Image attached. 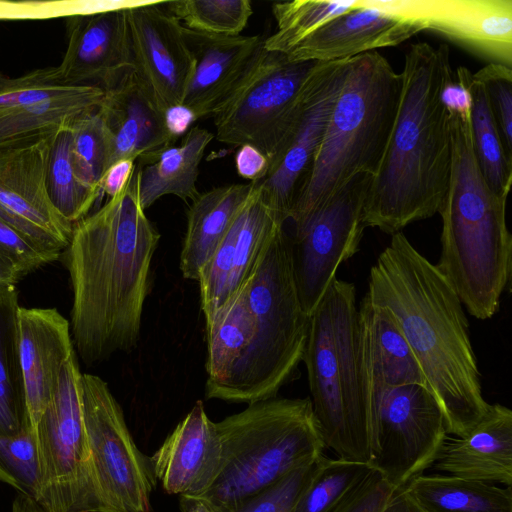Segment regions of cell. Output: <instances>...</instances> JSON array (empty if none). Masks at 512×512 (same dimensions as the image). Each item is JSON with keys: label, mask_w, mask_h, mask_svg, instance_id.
<instances>
[{"label": "cell", "mask_w": 512, "mask_h": 512, "mask_svg": "<svg viewBox=\"0 0 512 512\" xmlns=\"http://www.w3.org/2000/svg\"><path fill=\"white\" fill-rule=\"evenodd\" d=\"M140 169L136 161L124 189L73 225L61 254L72 288V341L86 366L130 352L139 340L160 240L139 202Z\"/></svg>", "instance_id": "obj_1"}, {"label": "cell", "mask_w": 512, "mask_h": 512, "mask_svg": "<svg viewBox=\"0 0 512 512\" xmlns=\"http://www.w3.org/2000/svg\"><path fill=\"white\" fill-rule=\"evenodd\" d=\"M309 318L281 226L241 288L206 323V399L250 404L276 397L303 361Z\"/></svg>", "instance_id": "obj_2"}, {"label": "cell", "mask_w": 512, "mask_h": 512, "mask_svg": "<svg viewBox=\"0 0 512 512\" xmlns=\"http://www.w3.org/2000/svg\"><path fill=\"white\" fill-rule=\"evenodd\" d=\"M365 297L397 321L443 412L447 434L465 436L490 404L464 307L451 285L400 231L371 267Z\"/></svg>", "instance_id": "obj_3"}, {"label": "cell", "mask_w": 512, "mask_h": 512, "mask_svg": "<svg viewBox=\"0 0 512 512\" xmlns=\"http://www.w3.org/2000/svg\"><path fill=\"white\" fill-rule=\"evenodd\" d=\"M395 123L367 191L363 222L387 234L438 213L449 186L452 140L440 94L454 75L447 45L411 44Z\"/></svg>", "instance_id": "obj_4"}, {"label": "cell", "mask_w": 512, "mask_h": 512, "mask_svg": "<svg viewBox=\"0 0 512 512\" xmlns=\"http://www.w3.org/2000/svg\"><path fill=\"white\" fill-rule=\"evenodd\" d=\"M452 165L438 213L441 252L436 267L473 317L492 318L512 272L506 196L495 194L478 166L470 119L449 113Z\"/></svg>", "instance_id": "obj_5"}, {"label": "cell", "mask_w": 512, "mask_h": 512, "mask_svg": "<svg viewBox=\"0 0 512 512\" xmlns=\"http://www.w3.org/2000/svg\"><path fill=\"white\" fill-rule=\"evenodd\" d=\"M303 362L325 447L368 464L371 395L353 283L336 278L311 313Z\"/></svg>", "instance_id": "obj_6"}, {"label": "cell", "mask_w": 512, "mask_h": 512, "mask_svg": "<svg viewBox=\"0 0 512 512\" xmlns=\"http://www.w3.org/2000/svg\"><path fill=\"white\" fill-rule=\"evenodd\" d=\"M402 75L377 51L351 58L312 167L294 201V227L304 223L360 174L374 176L392 132Z\"/></svg>", "instance_id": "obj_7"}, {"label": "cell", "mask_w": 512, "mask_h": 512, "mask_svg": "<svg viewBox=\"0 0 512 512\" xmlns=\"http://www.w3.org/2000/svg\"><path fill=\"white\" fill-rule=\"evenodd\" d=\"M215 424L222 466L197 497L212 508L236 505L320 458L325 448L309 397L253 402Z\"/></svg>", "instance_id": "obj_8"}, {"label": "cell", "mask_w": 512, "mask_h": 512, "mask_svg": "<svg viewBox=\"0 0 512 512\" xmlns=\"http://www.w3.org/2000/svg\"><path fill=\"white\" fill-rule=\"evenodd\" d=\"M315 64L289 61L285 54L262 46L241 81L211 115L217 140L234 147L254 146L270 160L297 119Z\"/></svg>", "instance_id": "obj_9"}, {"label": "cell", "mask_w": 512, "mask_h": 512, "mask_svg": "<svg viewBox=\"0 0 512 512\" xmlns=\"http://www.w3.org/2000/svg\"><path fill=\"white\" fill-rule=\"evenodd\" d=\"M81 376L75 352L35 428L42 464L38 503L49 512H106L86 435Z\"/></svg>", "instance_id": "obj_10"}, {"label": "cell", "mask_w": 512, "mask_h": 512, "mask_svg": "<svg viewBox=\"0 0 512 512\" xmlns=\"http://www.w3.org/2000/svg\"><path fill=\"white\" fill-rule=\"evenodd\" d=\"M446 439L443 412L426 386L384 388L371 407L368 464L398 491L433 466Z\"/></svg>", "instance_id": "obj_11"}, {"label": "cell", "mask_w": 512, "mask_h": 512, "mask_svg": "<svg viewBox=\"0 0 512 512\" xmlns=\"http://www.w3.org/2000/svg\"><path fill=\"white\" fill-rule=\"evenodd\" d=\"M81 390L94 476L106 512H151L156 480L119 403L99 376L82 374Z\"/></svg>", "instance_id": "obj_12"}, {"label": "cell", "mask_w": 512, "mask_h": 512, "mask_svg": "<svg viewBox=\"0 0 512 512\" xmlns=\"http://www.w3.org/2000/svg\"><path fill=\"white\" fill-rule=\"evenodd\" d=\"M372 176L360 174L339 189L304 223L294 227L291 257L303 310L310 316L339 266L359 249L366 228L363 210Z\"/></svg>", "instance_id": "obj_13"}, {"label": "cell", "mask_w": 512, "mask_h": 512, "mask_svg": "<svg viewBox=\"0 0 512 512\" xmlns=\"http://www.w3.org/2000/svg\"><path fill=\"white\" fill-rule=\"evenodd\" d=\"M351 58L316 62L311 70L297 119L269 160L266 175L253 182L263 200L286 222L323 140Z\"/></svg>", "instance_id": "obj_14"}, {"label": "cell", "mask_w": 512, "mask_h": 512, "mask_svg": "<svg viewBox=\"0 0 512 512\" xmlns=\"http://www.w3.org/2000/svg\"><path fill=\"white\" fill-rule=\"evenodd\" d=\"M104 90L63 83L56 66L31 70L18 77L0 72V148L71 129L97 110Z\"/></svg>", "instance_id": "obj_15"}, {"label": "cell", "mask_w": 512, "mask_h": 512, "mask_svg": "<svg viewBox=\"0 0 512 512\" xmlns=\"http://www.w3.org/2000/svg\"><path fill=\"white\" fill-rule=\"evenodd\" d=\"M54 135L0 148V219L58 260L74 224L57 210L47 189Z\"/></svg>", "instance_id": "obj_16"}, {"label": "cell", "mask_w": 512, "mask_h": 512, "mask_svg": "<svg viewBox=\"0 0 512 512\" xmlns=\"http://www.w3.org/2000/svg\"><path fill=\"white\" fill-rule=\"evenodd\" d=\"M381 11L423 21L474 54L512 68V0H365Z\"/></svg>", "instance_id": "obj_17"}, {"label": "cell", "mask_w": 512, "mask_h": 512, "mask_svg": "<svg viewBox=\"0 0 512 512\" xmlns=\"http://www.w3.org/2000/svg\"><path fill=\"white\" fill-rule=\"evenodd\" d=\"M133 69L164 111L181 105L195 59L181 22L160 3L126 8Z\"/></svg>", "instance_id": "obj_18"}, {"label": "cell", "mask_w": 512, "mask_h": 512, "mask_svg": "<svg viewBox=\"0 0 512 512\" xmlns=\"http://www.w3.org/2000/svg\"><path fill=\"white\" fill-rule=\"evenodd\" d=\"M285 221L252 190L209 261L199 272L201 309L209 322L246 281L264 247Z\"/></svg>", "instance_id": "obj_19"}, {"label": "cell", "mask_w": 512, "mask_h": 512, "mask_svg": "<svg viewBox=\"0 0 512 512\" xmlns=\"http://www.w3.org/2000/svg\"><path fill=\"white\" fill-rule=\"evenodd\" d=\"M126 8L65 17L67 48L56 66L63 83L105 91L133 69Z\"/></svg>", "instance_id": "obj_20"}, {"label": "cell", "mask_w": 512, "mask_h": 512, "mask_svg": "<svg viewBox=\"0 0 512 512\" xmlns=\"http://www.w3.org/2000/svg\"><path fill=\"white\" fill-rule=\"evenodd\" d=\"M426 29L421 20L381 11L359 0L356 7L322 24L285 55L292 62L353 58L396 46Z\"/></svg>", "instance_id": "obj_21"}, {"label": "cell", "mask_w": 512, "mask_h": 512, "mask_svg": "<svg viewBox=\"0 0 512 512\" xmlns=\"http://www.w3.org/2000/svg\"><path fill=\"white\" fill-rule=\"evenodd\" d=\"M98 112L110 141L109 167L125 159L145 165L175 141L164 113L134 69L104 91Z\"/></svg>", "instance_id": "obj_22"}, {"label": "cell", "mask_w": 512, "mask_h": 512, "mask_svg": "<svg viewBox=\"0 0 512 512\" xmlns=\"http://www.w3.org/2000/svg\"><path fill=\"white\" fill-rule=\"evenodd\" d=\"M154 478L168 494L199 497L216 480L222 446L201 400L149 457Z\"/></svg>", "instance_id": "obj_23"}, {"label": "cell", "mask_w": 512, "mask_h": 512, "mask_svg": "<svg viewBox=\"0 0 512 512\" xmlns=\"http://www.w3.org/2000/svg\"><path fill=\"white\" fill-rule=\"evenodd\" d=\"M17 328L27 414L35 431L75 348L69 321L56 309L19 306Z\"/></svg>", "instance_id": "obj_24"}, {"label": "cell", "mask_w": 512, "mask_h": 512, "mask_svg": "<svg viewBox=\"0 0 512 512\" xmlns=\"http://www.w3.org/2000/svg\"><path fill=\"white\" fill-rule=\"evenodd\" d=\"M183 32L195 67L181 105L197 120L211 117L241 81L263 46L260 36H222L190 30Z\"/></svg>", "instance_id": "obj_25"}, {"label": "cell", "mask_w": 512, "mask_h": 512, "mask_svg": "<svg viewBox=\"0 0 512 512\" xmlns=\"http://www.w3.org/2000/svg\"><path fill=\"white\" fill-rule=\"evenodd\" d=\"M433 466L460 478L512 484V411L490 404L484 417L463 437L446 439Z\"/></svg>", "instance_id": "obj_26"}, {"label": "cell", "mask_w": 512, "mask_h": 512, "mask_svg": "<svg viewBox=\"0 0 512 512\" xmlns=\"http://www.w3.org/2000/svg\"><path fill=\"white\" fill-rule=\"evenodd\" d=\"M252 190V182L230 184L200 193L189 205L180 255L185 279L198 281L199 272L223 240Z\"/></svg>", "instance_id": "obj_27"}, {"label": "cell", "mask_w": 512, "mask_h": 512, "mask_svg": "<svg viewBox=\"0 0 512 512\" xmlns=\"http://www.w3.org/2000/svg\"><path fill=\"white\" fill-rule=\"evenodd\" d=\"M213 137L200 126L191 127L179 146H170L147 164H140L138 195L144 211L165 195L192 202L200 194L199 165Z\"/></svg>", "instance_id": "obj_28"}, {"label": "cell", "mask_w": 512, "mask_h": 512, "mask_svg": "<svg viewBox=\"0 0 512 512\" xmlns=\"http://www.w3.org/2000/svg\"><path fill=\"white\" fill-rule=\"evenodd\" d=\"M403 489L423 512H512V489L507 486L420 474Z\"/></svg>", "instance_id": "obj_29"}, {"label": "cell", "mask_w": 512, "mask_h": 512, "mask_svg": "<svg viewBox=\"0 0 512 512\" xmlns=\"http://www.w3.org/2000/svg\"><path fill=\"white\" fill-rule=\"evenodd\" d=\"M16 285H0V436H14L31 424L19 359Z\"/></svg>", "instance_id": "obj_30"}, {"label": "cell", "mask_w": 512, "mask_h": 512, "mask_svg": "<svg viewBox=\"0 0 512 512\" xmlns=\"http://www.w3.org/2000/svg\"><path fill=\"white\" fill-rule=\"evenodd\" d=\"M455 73L465 81L471 96L470 133L478 166L490 189L507 197L512 181V160L505 153L484 85L466 67H458Z\"/></svg>", "instance_id": "obj_31"}, {"label": "cell", "mask_w": 512, "mask_h": 512, "mask_svg": "<svg viewBox=\"0 0 512 512\" xmlns=\"http://www.w3.org/2000/svg\"><path fill=\"white\" fill-rule=\"evenodd\" d=\"M71 129L54 135L47 167V189L57 210L75 224L88 215L101 194L77 176L71 155Z\"/></svg>", "instance_id": "obj_32"}, {"label": "cell", "mask_w": 512, "mask_h": 512, "mask_svg": "<svg viewBox=\"0 0 512 512\" xmlns=\"http://www.w3.org/2000/svg\"><path fill=\"white\" fill-rule=\"evenodd\" d=\"M358 3L359 0L276 2L272 5V12L277 29L264 39L263 47L267 51L287 54L322 24L356 7Z\"/></svg>", "instance_id": "obj_33"}, {"label": "cell", "mask_w": 512, "mask_h": 512, "mask_svg": "<svg viewBox=\"0 0 512 512\" xmlns=\"http://www.w3.org/2000/svg\"><path fill=\"white\" fill-rule=\"evenodd\" d=\"M372 470L367 463L331 459L322 455L312 478L298 497L293 512H334Z\"/></svg>", "instance_id": "obj_34"}, {"label": "cell", "mask_w": 512, "mask_h": 512, "mask_svg": "<svg viewBox=\"0 0 512 512\" xmlns=\"http://www.w3.org/2000/svg\"><path fill=\"white\" fill-rule=\"evenodd\" d=\"M161 5L184 27L222 36L240 35L253 14L249 0H177Z\"/></svg>", "instance_id": "obj_35"}, {"label": "cell", "mask_w": 512, "mask_h": 512, "mask_svg": "<svg viewBox=\"0 0 512 512\" xmlns=\"http://www.w3.org/2000/svg\"><path fill=\"white\" fill-rule=\"evenodd\" d=\"M0 481L35 501L42 490V464L31 424L14 436H0Z\"/></svg>", "instance_id": "obj_36"}, {"label": "cell", "mask_w": 512, "mask_h": 512, "mask_svg": "<svg viewBox=\"0 0 512 512\" xmlns=\"http://www.w3.org/2000/svg\"><path fill=\"white\" fill-rule=\"evenodd\" d=\"M70 148L78 178L101 194L100 182L109 167L110 141L98 109L73 125Z\"/></svg>", "instance_id": "obj_37"}, {"label": "cell", "mask_w": 512, "mask_h": 512, "mask_svg": "<svg viewBox=\"0 0 512 512\" xmlns=\"http://www.w3.org/2000/svg\"><path fill=\"white\" fill-rule=\"evenodd\" d=\"M320 458L293 470L275 484L232 507L209 508L211 512H293L296 501L312 478Z\"/></svg>", "instance_id": "obj_38"}, {"label": "cell", "mask_w": 512, "mask_h": 512, "mask_svg": "<svg viewBox=\"0 0 512 512\" xmlns=\"http://www.w3.org/2000/svg\"><path fill=\"white\" fill-rule=\"evenodd\" d=\"M472 75L484 85L505 153L512 160V68L489 63Z\"/></svg>", "instance_id": "obj_39"}, {"label": "cell", "mask_w": 512, "mask_h": 512, "mask_svg": "<svg viewBox=\"0 0 512 512\" xmlns=\"http://www.w3.org/2000/svg\"><path fill=\"white\" fill-rule=\"evenodd\" d=\"M55 260L0 219V262L10 267L20 279Z\"/></svg>", "instance_id": "obj_40"}, {"label": "cell", "mask_w": 512, "mask_h": 512, "mask_svg": "<svg viewBox=\"0 0 512 512\" xmlns=\"http://www.w3.org/2000/svg\"><path fill=\"white\" fill-rule=\"evenodd\" d=\"M394 492L383 476L373 469L334 512H380Z\"/></svg>", "instance_id": "obj_41"}, {"label": "cell", "mask_w": 512, "mask_h": 512, "mask_svg": "<svg viewBox=\"0 0 512 512\" xmlns=\"http://www.w3.org/2000/svg\"><path fill=\"white\" fill-rule=\"evenodd\" d=\"M440 99L445 109L462 119H470L471 96L465 81L458 74L443 85Z\"/></svg>", "instance_id": "obj_42"}, {"label": "cell", "mask_w": 512, "mask_h": 512, "mask_svg": "<svg viewBox=\"0 0 512 512\" xmlns=\"http://www.w3.org/2000/svg\"><path fill=\"white\" fill-rule=\"evenodd\" d=\"M235 165L239 176L250 182L262 179L269 167V158L251 145H242L235 155Z\"/></svg>", "instance_id": "obj_43"}, {"label": "cell", "mask_w": 512, "mask_h": 512, "mask_svg": "<svg viewBox=\"0 0 512 512\" xmlns=\"http://www.w3.org/2000/svg\"><path fill=\"white\" fill-rule=\"evenodd\" d=\"M135 162L134 160L125 159L112 164L101 179V194H106L109 198L117 196L124 189L132 175Z\"/></svg>", "instance_id": "obj_44"}, {"label": "cell", "mask_w": 512, "mask_h": 512, "mask_svg": "<svg viewBox=\"0 0 512 512\" xmlns=\"http://www.w3.org/2000/svg\"><path fill=\"white\" fill-rule=\"evenodd\" d=\"M197 120L195 114L184 105L172 106L164 111V121L169 134L176 140L189 130Z\"/></svg>", "instance_id": "obj_45"}, {"label": "cell", "mask_w": 512, "mask_h": 512, "mask_svg": "<svg viewBox=\"0 0 512 512\" xmlns=\"http://www.w3.org/2000/svg\"><path fill=\"white\" fill-rule=\"evenodd\" d=\"M380 512H423L404 489L395 491Z\"/></svg>", "instance_id": "obj_46"}, {"label": "cell", "mask_w": 512, "mask_h": 512, "mask_svg": "<svg viewBox=\"0 0 512 512\" xmlns=\"http://www.w3.org/2000/svg\"><path fill=\"white\" fill-rule=\"evenodd\" d=\"M12 512H49V511H47L37 501L19 493L13 501Z\"/></svg>", "instance_id": "obj_47"}, {"label": "cell", "mask_w": 512, "mask_h": 512, "mask_svg": "<svg viewBox=\"0 0 512 512\" xmlns=\"http://www.w3.org/2000/svg\"><path fill=\"white\" fill-rule=\"evenodd\" d=\"M179 507L181 512H211L204 500L192 496H180Z\"/></svg>", "instance_id": "obj_48"}, {"label": "cell", "mask_w": 512, "mask_h": 512, "mask_svg": "<svg viewBox=\"0 0 512 512\" xmlns=\"http://www.w3.org/2000/svg\"><path fill=\"white\" fill-rule=\"evenodd\" d=\"M20 280V277L10 267L0 262V285H16Z\"/></svg>", "instance_id": "obj_49"}]
</instances>
